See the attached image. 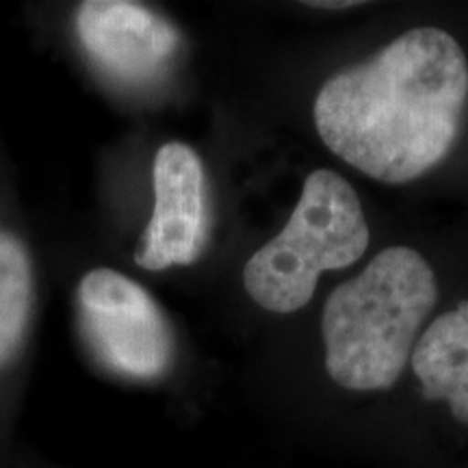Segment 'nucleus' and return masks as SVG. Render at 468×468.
Instances as JSON below:
<instances>
[{
    "label": "nucleus",
    "mask_w": 468,
    "mask_h": 468,
    "mask_svg": "<svg viewBox=\"0 0 468 468\" xmlns=\"http://www.w3.org/2000/svg\"><path fill=\"white\" fill-rule=\"evenodd\" d=\"M466 104L464 50L442 28L420 27L330 76L313 117L338 159L379 183L406 185L447 159Z\"/></svg>",
    "instance_id": "nucleus-1"
},
{
    "label": "nucleus",
    "mask_w": 468,
    "mask_h": 468,
    "mask_svg": "<svg viewBox=\"0 0 468 468\" xmlns=\"http://www.w3.org/2000/svg\"><path fill=\"white\" fill-rule=\"evenodd\" d=\"M436 302L434 269L417 250L379 251L327 297L321 319L327 376L356 393L390 388Z\"/></svg>",
    "instance_id": "nucleus-2"
},
{
    "label": "nucleus",
    "mask_w": 468,
    "mask_h": 468,
    "mask_svg": "<svg viewBox=\"0 0 468 468\" xmlns=\"http://www.w3.org/2000/svg\"><path fill=\"white\" fill-rule=\"evenodd\" d=\"M368 248L358 193L332 169H314L289 221L243 267V286L262 310L291 314L313 300L324 271L356 265Z\"/></svg>",
    "instance_id": "nucleus-3"
},
{
    "label": "nucleus",
    "mask_w": 468,
    "mask_h": 468,
    "mask_svg": "<svg viewBox=\"0 0 468 468\" xmlns=\"http://www.w3.org/2000/svg\"><path fill=\"white\" fill-rule=\"evenodd\" d=\"M76 319L85 347L104 371L154 382L174 367L176 338L154 297L124 273L91 269L76 291Z\"/></svg>",
    "instance_id": "nucleus-4"
},
{
    "label": "nucleus",
    "mask_w": 468,
    "mask_h": 468,
    "mask_svg": "<svg viewBox=\"0 0 468 468\" xmlns=\"http://www.w3.org/2000/svg\"><path fill=\"white\" fill-rule=\"evenodd\" d=\"M152 189L154 207L134 262L148 271L193 265L210 237L207 174L197 152L180 142L163 145L154 156Z\"/></svg>",
    "instance_id": "nucleus-5"
},
{
    "label": "nucleus",
    "mask_w": 468,
    "mask_h": 468,
    "mask_svg": "<svg viewBox=\"0 0 468 468\" xmlns=\"http://www.w3.org/2000/svg\"><path fill=\"white\" fill-rule=\"evenodd\" d=\"M76 35L87 57L126 85L159 79L180 48L172 22L128 0H87L76 11Z\"/></svg>",
    "instance_id": "nucleus-6"
},
{
    "label": "nucleus",
    "mask_w": 468,
    "mask_h": 468,
    "mask_svg": "<svg viewBox=\"0 0 468 468\" xmlns=\"http://www.w3.org/2000/svg\"><path fill=\"white\" fill-rule=\"evenodd\" d=\"M414 376L427 401H447L468 425V302L434 319L412 351Z\"/></svg>",
    "instance_id": "nucleus-7"
},
{
    "label": "nucleus",
    "mask_w": 468,
    "mask_h": 468,
    "mask_svg": "<svg viewBox=\"0 0 468 468\" xmlns=\"http://www.w3.org/2000/svg\"><path fill=\"white\" fill-rule=\"evenodd\" d=\"M33 265L25 243L0 230V368L16 358L33 313Z\"/></svg>",
    "instance_id": "nucleus-8"
},
{
    "label": "nucleus",
    "mask_w": 468,
    "mask_h": 468,
    "mask_svg": "<svg viewBox=\"0 0 468 468\" xmlns=\"http://www.w3.org/2000/svg\"><path fill=\"white\" fill-rule=\"evenodd\" d=\"M306 5L317 9H349V7H358L362 3H356V0H341V3H330V0H325V3H319V0H314V3H306Z\"/></svg>",
    "instance_id": "nucleus-9"
}]
</instances>
